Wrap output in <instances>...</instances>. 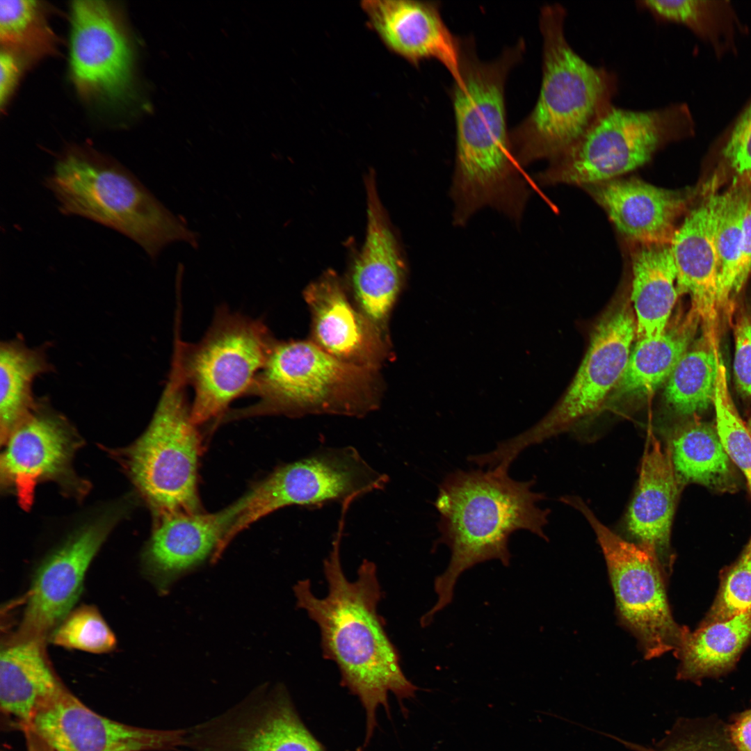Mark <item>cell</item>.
<instances>
[{
	"instance_id": "33",
	"label": "cell",
	"mask_w": 751,
	"mask_h": 751,
	"mask_svg": "<svg viewBox=\"0 0 751 751\" xmlns=\"http://www.w3.org/2000/svg\"><path fill=\"white\" fill-rule=\"evenodd\" d=\"M720 356L718 344L703 333L687 350L665 387V399L675 412L695 416L713 403Z\"/></svg>"
},
{
	"instance_id": "28",
	"label": "cell",
	"mask_w": 751,
	"mask_h": 751,
	"mask_svg": "<svg viewBox=\"0 0 751 751\" xmlns=\"http://www.w3.org/2000/svg\"><path fill=\"white\" fill-rule=\"evenodd\" d=\"M668 449L681 488L695 483L720 492L737 490L735 465L715 426L696 420L681 426L670 437Z\"/></svg>"
},
{
	"instance_id": "2",
	"label": "cell",
	"mask_w": 751,
	"mask_h": 751,
	"mask_svg": "<svg viewBox=\"0 0 751 751\" xmlns=\"http://www.w3.org/2000/svg\"><path fill=\"white\" fill-rule=\"evenodd\" d=\"M346 515L342 513L332 548L323 561L328 595L316 597L309 579L293 586L297 607L306 611L319 627L323 658L335 662L341 684L358 697L366 718L365 744L377 725L376 712L389 713L391 693L402 704L418 687L404 675L398 652L378 613L382 590L374 563L364 559L357 578L350 581L341 563L340 547Z\"/></svg>"
},
{
	"instance_id": "43",
	"label": "cell",
	"mask_w": 751,
	"mask_h": 751,
	"mask_svg": "<svg viewBox=\"0 0 751 751\" xmlns=\"http://www.w3.org/2000/svg\"><path fill=\"white\" fill-rule=\"evenodd\" d=\"M751 273V206L745 216L741 248L738 290L740 292Z\"/></svg>"
},
{
	"instance_id": "27",
	"label": "cell",
	"mask_w": 751,
	"mask_h": 751,
	"mask_svg": "<svg viewBox=\"0 0 751 751\" xmlns=\"http://www.w3.org/2000/svg\"><path fill=\"white\" fill-rule=\"evenodd\" d=\"M751 640V608L732 617L698 626L674 652L679 680L698 682L731 671Z\"/></svg>"
},
{
	"instance_id": "45",
	"label": "cell",
	"mask_w": 751,
	"mask_h": 751,
	"mask_svg": "<svg viewBox=\"0 0 751 751\" xmlns=\"http://www.w3.org/2000/svg\"><path fill=\"white\" fill-rule=\"evenodd\" d=\"M746 426H747V428H748V429L749 430V433H750V434L751 435V416L748 419V421L746 423Z\"/></svg>"
},
{
	"instance_id": "16",
	"label": "cell",
	"mask_w": 751,
	"mask_h": 751,
	"mask_svg": "<svg viewBox=\"0 0 751 751\" xmlns=\"http://www.w3.org/2000/svg\"><path fill=\"white\" fill-rule=\"evenodd\" d=\"M27 727L55 751H151L171 748L184 740L179 731L136 727L98 714L65 687Z\"/></svg>"
},
{
	"instance_id": "37",
	"label": "cell",
	"mask_w": 751,
	"mask_h": 751,
	"mask_svg": "<svg viewBox=\"0 0 751 751\" xmlns=\"http://www.w3.org/2000/svg\"><path fill=\"white\" fill-rule=\"evenodd\" d=\"M55 645L95 654L111 652L116 645L114 633L92 606L83 605L72 611L51 631Z\"/></svg>"
},
{
	"instance_id": "35",
	"label": "cell",
	"mask_w": 751,
	"mask_h": 751,
	"mask_svg": "<svg viewBox=\"0 0 751 751\" xmlns=\"http://www.w3.org/2000/svg\"><path fill=\"white\" fill-rule=\"evenodd\" d=\"M619 741L636 751H737L730 738L727 725L711 718H678L664 736L652 746Z\"/></svg>"
},
{
	"instance_id": "32",
	"label": "cell",
	"mask_w": 751,
	"mask_h": 751,
	"mask_svg": "<svg viewBox=\"0 0 751 751\" xmlns=\"http://www.w3.org/2000/svg\"><path fill=\"white\" fill-rule=\"evenodd\" d=\"M43 351L31 348L21 340L2 342L0 346L1 441L36 407L33 385L49 370Z\"/></svg>"
},
{
	"instance_id": "7",
	"label": "cell",
	"mask_w": 751,
	"mask_h": 751,
	"mask_svg": "<svg viewBox=\"0 0 751 751\" xmlns=\"http://www.w3.org/2000/svg\"><path fill=\"white\" fill-rule=\"evenodd\" d=\"M690 107L675 102L636 111L612 106L572 147L536 175L542 184L589 186L647 163L666 144L695 134Z\"/></svg>"
},
{
	"instance_id": "41",
	"label": "cell",
	"mask_w": 751,
	"mask_h": 751,
	"mask_svg": "<svg viewBox=\"0 0 751 751\" xmlns=\"http://www.w3.org/2000/svg\"><path fill=\"white\" fill-rule=\"evenodd\" d=\"M22 59L6 49L0 54V102L3 107L7 103L19 78Z\"/></svg>"
},
{
	"instance_id": "19",
	"label": "cell",
	"mask_w": 751,
	"mask_h": 751,
	"mask_svg": "<svg viewBox=\"0 0 751 751\" xmlns=\"http://www.w3.org/2000/svg\"><path fill=\"white\" fill-rule=\"evenodd\" d=\"M367 24L391 52L418 66L425 60L440 63L453 83L461 80V38L444 21L437 1L364 0Z\"/></svg>"
},
{
	"instance_id": "23",
	"label": "cell",
	"mask_w": 751,
	"mask_h": 751,
	"mask_svg": "<svg viewBox=\"0 0 751 751\" xmlns=\"http://www.w3.org/2000/svg\"><path fill=\"white\" fill-rule=\"evenodd\" d=\"M586 187L617 229L636 244H670L692 196L636 179L616 178Z\"/></svg>"
},
{
	"instance_id": "31",
	"label": "cell",
	"mask_w": 751,
	"mask_h": 751,
	"mask_svg": "<svg viewBox=\"0 0 751 751\" xmlns=\"http://www.w3.org/2000/svg\"><path fill=\"white\" fill-rule=\"evenodd\" d=\"M751 206V181L734 177L727 189L719 193L716 217L715 244L718 264V307L729 316L739 293L743 226Z\"/></svg>"
},
{
	"instance_id": "6",
	"label": "cell",
	"mask_w": 751,
	"mask_h": 751,
	"mask_svg": "<svg viewBox=\"0 0 751 751\" xmlns=\"http://www.w3.org/2000/svg\"><path fill=\"white\" fill-rule=\"evenodd\" d=\"M236 417L337 414L362 417L380 404L378 370L343 362L310 340L276 341Z\"/></svg>"
},
{
	"instance_id": "38",
	"label": "cell",
	"mask_w": 751,
	"mask_h": 751,
	"mask_svg": "<svg viewBox=\"0 0 751 751\" xmlns=\"http://www.w3.org/2000/svg\"><path fill=\"white\" fill-rule=\"evenodd\" d=\"M751 608V538L738 558L720 573L714 601L699 626L732 617Z\"/></svg>"
},
{
	"instance_id": "18",
	"label": "cell",
	"mask_w": 751,
	"mask_h": 751,
	"mask_svg": "<svg viewBox=\"0 0 751 751\" xmlns=\"http://www.w3.org/2000/svg\"><path fill=\"white\" fill-rule=\"evenodd\" d=\"M3 442L1 483L13 490L24 508L31 506L38 483L69 473L78 445L66 421L38 405Z\"/></svg>"
},
{
	"instance_id": "21",
	"label": "cell",
	"mask_w": 751,
	"mask_h": 751,
	"mask_svg": "<svg viewBox=\"0 0 751 751\" xmlns=\"http://www.w3.org/2000/svg\"><path fill=\"white\" fill-rule=\"evenodd\" d=\"M239 508L238 501L215 513L176 512L159 517L143 555L145 575L159 591H165L180 575L213 554Z\"/></svg>"
},
{
	"instance_id": "12",
	"label": "cell",
	"mask_w": 751,
	"mask_h": 751,
	"mask_svg": "<svg viewBox=\"0 0 751 751\" xmlns=\"http://www.w3.org/2000/svg\"><path fill=\"white\" fill-rule=\"evenodd\" d=\"M635 336L636 322L631 303L619 301L597 323L585 357L561 400L534 426L499 442L495 449L497 458L511 465L526 449L567 431L594 414L621 379Z\"/></svg>"
},
{
	"instance_id": "40",
	"label": "cell",
	"mask_w": 751,
	"mask_h": 751,
	"mask_svg": "<svg viewBox=\"0 0 751 751\" xmlns=\"http://www.w3.org/2000/svg\"><path fill=\"white\" fill-rule=\"evenodd\" d=\"M734 330V379L741 393L751 400V316H738Z\"/></svg>"
},
{
	"instance_id": "14",
	"label": "cell",
	"mask_w": 751,
	"mask_h": 751,
	"mask_svg": "<svg viewBox=\"0 0 751 751\" xmlns=\"http://www.w3.org/2000/svg\"><path fill=\"white\" fill-rule=\"evenodd\" d=\"M70 64L72 79L84 95L118 99L128 92L132 51L117 13L107 2H72Z\"/></svg>"
},
{
	"instance_id": "34",
	"label": "cell",
	"mask_w": 751,
	"mask_h": 751,
	"mask_svg": "<svg viewBox=\"0 0 751 751\" xmlns=\"http://www.w3.org/2000/svg\"><path fill=\"white\" fill-rule=\"evenodd\" d=\"M0 40L1 49L22 60L39 58L55 50V35L37 1H0Z\"/></svg>"
},
{
	"instance_id": "30",
	"label": "cell",
	"mask_w": 751,
	"mask_h": 751,
	"mask_svg": "<svg viewBox=\"0 0 751 751\" xmlns=\"http://www.w3.org/2000/svg\"><path fill=\"white\" fill-rule=\"evenodd\" d=\"M638 6L659 21L688 28L718 59L737 54L748 27L729 0H645Z\"/></svg>"
},
{
	"instance_id": "3",
	"label": "cell",
	"mask_w": 751,
	"mask_h": 751,
	"mask_svg": "<svg viewBox=\"0 0 751 751\" xmlns=\"http://www.w3.org/2000/svg\"><path fill=\"white\" fill-rule=\"evenodd\" d=\"M535 483L482 468L456 470L444 478L435 501L439 513L437 542L448 547L451 557L434 581L437 601L421 617L422 627L452 602L455 584L465 571L492 560L510 565L512 533L526 530L548 540L544 528L550 510L538 506L545 496L532 490Z\"/></svg>"
},
{
	"instance_id": "20",
	"label": "cell",
	"mask_w": 751,
	"mask_h": 751,
	"mask_svg": "<svg viewBox=\"0 0 751 751\" xmlns=\"http://www.w3.org/2000/svg\"><path fill=\"white\" fill-rule=\"evenodd\" d=\"M719 193L717 183L712 181L676 229L670 243L679 292L690 295L703 334L716 341L718 307L715 227Z\"/></svg>"
},
{
	"instance_id": "36",
	"label": "cell",
	"mask_w": 751,
	"mask_h": 751,
	"mask_svg": "<svg viewBox=\"0 0 751 751\" xmlns=\"http://www.w3.org/2000/svg\"><path fill=\"white\" fill-rule=\"evenodd\" d=\"M727 378L726 368L720 360L713 403L716 428L727 454L743 473L751 492V435L733 402Z\"/></svg>"
},
{
	"instance_id": "29",
	"label": "cell",
	"mask_w": 751,
	"mask_h": 751,
	"mask_svg": "<svg viewBox=\"0 0 751 751\" xmlns=\"http://www.w3.org/2000/svg\"><path fill=\"white\" fill-rule=\"evenodd\" d=\"M701 323L692 307L688 313L659 335L637 341L627 368L615 387L619 396H645L667 381L689 348Z\"/></svg>"
},
{
	"instance_id": "13",
	"label": "cell",
	"mask_w": 751,
	"mask_h": 751,
	"mask_svg": "<svg viewBox=\"0 0 751 751\" xmlns=\"http://www.w3.org/2000/svg\"><path fill=\"white\" fill-rule=\"evenodd\" d=\"M113 522L112 516H104L83 526L45 559L35 573L22 620L10 641H45L72 611L87 570Z\"/></svg>"
},
{
	"instance_id": "11",
	"label": "cell",
	"mask_w": 751,
	"mask_h": 751,
	"mask_svg": "<svg viewBox=\"0 0 751 751\" xmlns=\"http://www.w3.org/2000/svg\"><path fill=\"white\" fill-rule=\"evenodd\" d=\"M389 476L373 468L353 446L325 448L277 468L240 499L238 514L220 543L224 551L236 534L282 508L341 504L384 490Z\"/></svg>"
},
{
	"instance_id": "42",
	"label": "cell",
	"mask_w": 751,
	"mask_h": 751,
	"mask_svg": "<svg viewBox=\"0 0 751 751\" xmlns=\"http://www.w3.org/2000/svg\"><path fill=\"white\" fill-rule=\"evenodd\" d=\"M727 727L737 751H751V709L737 714Z\"/></svg>"
},
{
	"instance_id": "5",
	"label": "cell",
	"mask_w": 751,
	"mask_h": 751,
	"mask_svg": "<svg viewBox=\"0 0 751 751\" xmlns=\"http://www.w3.org/2000/svg\"><path fill=\"white\" fill-rule=\"evenodd\" d=\"M65 215L113 229L139 245L153 261L175 242L199 247L200 235L166 208L131 172L90 148L70 147L45 181Z\"/></svg>"
},
{
	"instance_id": "25",
	"label": "cell",
	"mask_w": 751,
	"mask_h": 751,
	"mask_svg": "<svg viewBox=\"0 0 751 751\" xmlns=\"http://www.w3.org/2000/svg\"><path fill=\"white\" fill-rule=\"evenodd\" d=\"M44 642L8 641L1 650V709L22 729L65 688L47 661Z\"/></svg>"
},
{
	"instance_id": "26",
	"label": "cell",
	"mask_w": 751,
	"mask_h": 751,
	"mask_svg": "<svg viewBox=\"0 0 751 751\" xmlns=\"http://www.w3.org/2000/svg\"><path fill=\"white\" fill-rule=\"evenodd\" d=\"M631 262L637 339L659 336L668 327L679 294L670 244H637Z\"/></svg>"
},
{
	"instance_id": "9",
	"label": "cell",
	"mask_w": 751,
	"mask_h": 751,
	"mask_svg": "<svg viewBox=\"0 0 751 751\" xmlns=\"http://www.w3.org/2000/svg\"><path fill=\"white\" fill-rule=\"evenodd\" d=\"M186 387L172 366L150 423L127 453L129 475L159 517L199 512L197 469L201 442L191 419Z\"/></svg>"
},
{
	"instance_id": "44",
	"label": "cell",
	"mask_w": 751,
	"mask_h": 751,
	"mask_svg": "<svg viewBox=\"0 0 751 751\" xmlns=\"http://www.w3.org/2000/svg\"><path fill=\"white\" fill-rule=\"evenodd\" d=\"M26 751H55L40 736L31 728H23Z\"/></svg>"
},
{
	"instance_id": "24",
	"label": "cell",
	"mask_w": 751,
	"mask_h": 751,
	"mask_svg": "<svg viewBox=\"0 0 751 751\" xmlns=\"http://www.w3.org/2000/svg\"><path fill=\"white\" fill-rule=\"evenodd\" d=\"M681 490L668 448L650 435L625 523L635 543L654 552L668 575L674 563L672 524Z\"/></svg>"
},
{
	"instance_id": "17",
	"label": "cell",
	"mask_w": 751,
	"mask_h": 751,
	"mask_svg": "<svg viewBox=\"0 0 751 751\" xmlns=\"http://www.w3.org/2000/svg\"><path fill=\"white\" fill-rule=\"evenodd\" d=\"M341 279L328 269L303 296L311 314L310 341L334 358L378 370L390 355L387 338L355 305Z\"/></svg>"
},
{
	"instance_id": "1",
	"label": "cell",
	"mask_w": 751,
	"mask_h": 751,
	"mask_svg": "<svg viewBox=\"0 0 751 751\" xmlns=\"http://www.w3.org/2000/svg\"><path fill=\"white\" fill-rule=\"evenodd\" d=\"M461 40V80L451 92L455 124L452 223L464 227L477 211L490 207L519 224L531 189L512 154L505 88L525 42L520 39L484 61L472 37Z\"/></svg>"
},
{
	"instance_id": "15",
	"label": "cell",
	"mask_w": 751,
	"mask_h": 751,
	"mask_svg": "<svg viewBox=\"0 0 751 751\" xmlns=\"http://www.w3.org/2000/svg\"><path fill=\"white\" fill-rule=\"evenodd\" d=\"M367 227L361 250L348 273V288L357 309L388 339L393 307L404 286L406 261L378 195L374 172L365 178Z\"/></svg>"
},
{
	"instance_id": "8",
	"label": "cell",
	"mask_w": 751,
	"mask_h": 751,
	"mask_svg": "<svg viewBox=\"0 0 751 751\" xmlns=\"http://www.w3.org/2000/svg\"><path fill=\"white\" fill-rule=\"evenodd\" d=\"M276 341L261 319L225 307L198 342L186 344L177 334L172 365L193 391L192 421L198 426L216 419L247 395Z\"/></svg>"
},
{
	"instance_id": "10",
	"label": "cell",
	"mask_w": 751,
	"mask_h": 751,
	"mask_svg": "<svg viewBox=\"0 0 751 751\" xmlns=\"http://www.w3.org/2000/svg\"><path fill=\"white\" fill-rule=\"evenodd\" d=\"M560 501L579 511L594 531L607 565L619 620L635 636L645 659L675 652L689 629L674 620L667 593L668 574L655 554L613 533L581 498L567 495Z\"/></svg>"
},
{
	"instance_id": "39",
	"label": "cell",
	"mask_w": 751,
	"mask_h": 751,
	"mask_svg": "<svg viewBox=\"0 0 751 751\" xmlns=\"http://www.w3.org/2000/svg\"><path fill=\"white\" fill-rule=\"evenodd\" d=\"M716 156L734 177L751 181V95L720 134Z\"/></svg>"
},
{
	"instance_id": "4",
	"label": "cell",
	"mask_w": 751,
	"mask_h": 751,
	"mask_svg": "<svg viewBox=\"0 0 751 751\" xmlns=\"http://www.w3.org/2000/svg\"><path fill=\"white\" fill-rule=\"evenodd\" d=\"M565 17L558 3L546 4L540 11V92L531 111L510 131L512 154L522 169L562 154L613 106L615 74L590 65L575 51L565 37Z\"/></svg>"
},
{
	"instance_id": "22",
	"label": "cell",
	"mask_w": 751,
	"mask_h": 751,
	"mask_svg": "<svg viewBox=\"0 0 751 751\" xmlns=\"http://www.w3.org/2000/svg\"><path fill=\"white\" fill-rule=\"evenodd\" d=\"M209 733L201 751H324L283 687L252 702Z\"/></svg>"
}]
</instances>
